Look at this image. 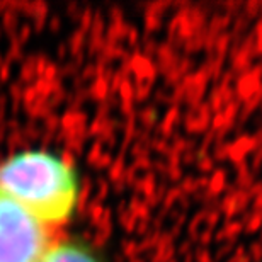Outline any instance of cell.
Masks as SVG:
<instances>
[{"label": "cell", "instance_id": "3", "mask_svg": "<svg viewBox=\"0 0 262 262\" xmlns=\"http://www.w3.org/2000/svg\"><path fill=\"white\" fill-rule=\"evenodd\" d=\"M40 262H104V259L85 242L55 238Z\"/></svg>", "mask_w": 262, "mask_h": 262}, {"label": "cell", "instance_id": "2", "mask_svg": "<svg viewBox=\"0 0 262 262\" xmlns=\"http://www.w3.org/2000/svg\"><path fill=\"white\" fill-rule=\"evenodd\" d=\"M53 240V230L0 189V262H40Z\"/></svg>", "mask_w": 262, "mask_h": 262}, {"label": "cell", "instance_id": "1", "mask_svg": "<svg viewBox=\"0 0 262 262\" xmlns=\"http://www.w3.org/2000/svg\"><path fill=\"white\" fill-rule=\"evenodd\" d=\"M0 189L51 230L70 221L80 197L79 174L72 162L38 148L0 162Z\"/></svg>", "mask_w": 262, "mask_h": 262}]
</instances>
